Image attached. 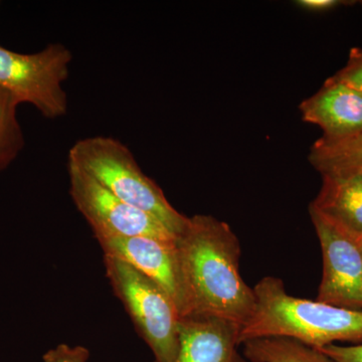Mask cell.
I'll list each match as a JSON object with an SVG mask.
<instances>
[{"label":"cell","instance_id":"d6986e66","mask_svg":"<svg viewBox=\"0 0 362 362\" xmlns=\"http://www.w3.org/2000/svg\"><path fill=\"white\" fill-rule=\"evenodd\" d=\"M356 237V235H354ZM357 240H358L359 245H361L362 249V235H359V237H356Z\"/></svg>","mask_w":362,"mask_h":362},{"label":"cell","instance_id":"e0dca14e","mask_svg":"<svg viewBox=\"0 0 362 362\" xmlns=\"http://www.w3.org/2000/svg\"><path fill=\"white\" fill-rule=\"evenodd\" d=\"M334 362H362V343L354 345L331 344L316 349Z\"/></svg>","mask_w":362,"mask_h":362},{"label":"cell","instance_id":"6da1fadb","mask_svg":"<svg viewBox=\"0 0 362 362\" xmlns=\"http://www.w3.org/2000/svg\"><path fill=\"white\" fill-rule=\"evenodd\" d=\"M187 284L188 316L228 321L240 329L256 308L254 289L240 274V240L225 221L207 214L188 218L176 237Z\"/></svg>","mask_w":362,"mask_h":362},{"label":"cell","instance_id":"8992f818","mask_svg":"<svg viewBox=\"0 0 362 362\" xmlns=\"http://www.w3.org/2000/svg\"><path fill=\"white\" fill-rule=\"evenodd\" d=\"M68 173L71 199L94 233L176 240L160 221L121 201L78 166L68 163Z\"/></svg>","mask_w":362,"mask_h":362},{"label":"cell","instance_id":"9c48e42d","mask_svg":"<svg viewBox=\"0 0 362 362\" xmlns=\"http://www.w3.org/2000/svg\"><path fill=\"white\" fill-rule=\"evenodd\" d=\"M304 122L323 131L322 138L343 139L362 133V96L334 78L299 105Z\"/></svg>","mask_w":362,"mask_h":362},{"label":"cell","instance_id":"277c9868","mask_svg":"<svg viewBox=\"0 0 362 362\" xmlns=\"http://www.w3.org/2000/svg\"><path fill=\"white\" fill-rule=\"evenodd\" d=\"M104 265L112 289L151 349L154 362H175L180 317L173 299L153 280L121 259L104 256Z\"/></svg>","mask_w":362,"mask_h":362},{"label":"cell","instance_id":"ac0fdd59","mask_svg":"<svg viewBox=\"0 0 362 362\" xmlns=\"http://www.w3.org/2000/svg\"><path fill=\"white\" fill-rule=\"evenodd\" d=\"M297 6L304 9L312 11H329L345 2L338 0H299L296 2Z\"/></svg>","mask_w":362,"mask_h":362},{"label":"cell","instance_id":"5bb4252c","mask_svg":"<svg viewBox=\"0 0 362 362\" xmlns=\"http://www.w3.org/2000/svg\"><path fill=\"white\" fill-rule=\"evenodd\" d=\"M18 102L0 89V171L6 169L25 147V136L18 122Z\"/></svg>","mask_w":362,"mask_h":362},{"label":"cell","instance_id":"9a60e30c","mask_svg":"<svg viewBox=\"0 0 362 362\" xmlns=\"http://www.w3.org/2000/svg\"><path fill=\"white\" fill-rule=\"evenodd\" d=\"M335 80L349 86L362 96V49H351L346 66L333 76Z\"/></svg>","mask_w":362,"mask_h":362},{"label":"cell","instance_id":"5b68a950","mask_svg":"<svg viewBox=\"0 0 362 362\" xmlns=\"http://www.w3.org/2000/svg\"><path fill=\"white\" fill-rule=\"evenodd\" d=\"M73 54L62 44H51L35 54H20L0 47V89L18 104L33 105L47 119L65 116L68 97L64 82Z\"/></svg>","mask_w":362,"mask_h":362},{"label":"cell","instance_id":"8fae6325","mask_svg":"<svg viewBox=\"0 0 362 362\" xmlns=\"http://www.w3.org/2000/svg\"><path fill=\"white\" fill-rule=\"evenodd\" d=\"M310 207L350 235H362V173L322 177V187Z\"/></svg>","mask_w":362,"mask_h":362},{"label":"cell","instance_id":"7a4b0ae2","mask_svg":"<svg viewBox=\"0 0 362 362\" xmlns=\"http://www.w3.org/2000/svg\"><path fill=\"white\" fill-rule=\"evenodd\" d=\"M252 289L256 308L240 329V345L267 337L291 338L313 349L362 343V311L292 296L276 277L262 279Z\"/></svg>","mask_w":362,"mask_h":362},{"label":"cell","instance_id":"52a82bcc","mask_svg":"<svg viewBox=\"0 0 362 362\" xmlns=\"http://www.w3.org/2000/svg\"><path fill=\"white\" fill-rule=\"evenodd\" d=\"M309 214L322 252L317 301L362 311V249L358 240L310 206Z\"/></svg>","mask_w":362,"mask_h":362},{"label":"cell","instance_id":"ba28073f","mask_svg":"<svg viewBox=\"0 0 362 362\" xmlns=\"http://www.w3.org/2000/svg\"><path fill=\"white\" fill-rule=\"evenodd\" d=\"M94 235L103 250L104 256L121 259L153 280L173 299L180 318L188 316L187 284L176 240L100 233Z\"/></svg>","mask_w":362,"mask_h":362},{"label":"cell","instance_id":"4fadbf2b","mask_svg":"<svg viewBox=\"0 0 362 362\" xmlns=\"http://www.w3.org/2000/svg\"><path fill=\"white\" fill-rule=\"evenodd\" d=\"M242 345L251 362H334L320 350L291 338H257Z\"/></svg>","mask_w":362,"mask_h":362},{"label":"cell","instance_id":"3957f363","mask_svg":"<svg viewBox=\"0 0 362 362\" xmlns=\"http://www.w3.org/2000/svg\"><path fill=\"white\" fill-rule=\"evenodd\" d=\"M69 163L92 176L121 201L156 218L177 237L188 218L171 206L156 181L138 165L130 149L115 138L94 136L78 140Z\"/></svg>","mask_w":362,"mask_h":362},{"label":"cell","instance_id":"2e32d148","mask_svg":"<svg viewBox=\"0 0 362 362\" xmlns=\"http://www.w3.org/2000/svg\"><path fill=\"white\" fill-rule=\"evenodd\" d=\"M90 357L89 349L82 345L71 346L62 343L54 349H49L42 356L44 362H88Z\"/></svg>","mask_w":362,"mask_h":362},{"label":"cell","instance_id":"30bf717a","mask_svg":"<svg viewBox=\"0 0 362 362\" xmlns=\"http://www.w3.org/2000/svg\"><path fill=\"white\" fill-rule=\"evenodd\" d=\"M240 327L202 316L180 318V347L175 362H247L240 354Z\"/></svg>","mask_w":362,"mask_h":362},{"label":"cell","instance_id":"7c38bea8","mask_svg":"<svg viewBox=\"0 0 362 362\" xmlns=\"http://www.w3.org/2000/svg\"><path fill=\"white\" fill-rule=\"evenodd\" d=\"M308 160L322 177H347L362 173V133L338 140L319 138Z\"/></svg>","mask_w":362,"mask_h":362}]
</instances>
